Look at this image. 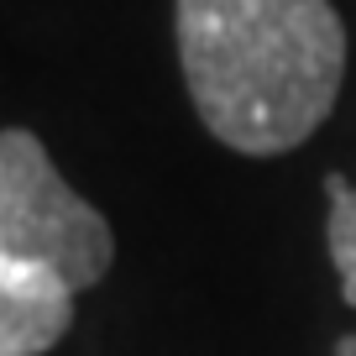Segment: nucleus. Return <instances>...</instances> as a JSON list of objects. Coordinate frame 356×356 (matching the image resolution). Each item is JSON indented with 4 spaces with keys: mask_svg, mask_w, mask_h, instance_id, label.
Instances as JSON below:
<instances>
[{
    "mask_svg": "<svg viewBox=\"0 0 356 356\" xmlns=\"http://www.w3.org/2000/svg\"><path fill=\"white\" fill-rule=\"evenodd\" d=\"M335 356H356V335H341V341H335Z\"/></svg>",
    "mask_w": 356,
    "mask_h": 356,
    "instance_id": "5",
    "label": "nucleus"
},
{
    "mask_svg": "<svg viewBox=\"0 0 356 356\" xmlns=\"http://www.w3.org/2000/svg\"><path fill=\"white\" fill-rule=\"evenodd\" d=\"M0 262L42 267L68 289H95L115 262V236L53 168L32 131H0Z\"/></svg>",
    "mask_w": 356,
    "mask_h": 356,
    "instance_id": "2",
    "label": "nucleus"
},
{
    "mask_svg": "<svg viewBox=\"0 0 356 356\" xmlns=\"http://www.w3.org/2000/svg\"><path fill=\"white\" fill-rule=\"evenodd\" d=\"M74 325V289L42 267L0 262V356H42Z\"/></svg>",
    "mask_w": 356,
    "mask_h": 356,
    "instance_id": "3",
    "label": "nucleus"
},
{
    "mask_svg": "<svg viewBox=\"0 0 356 356\" xmlns=\"http://www.w3.org/2000/svg\"><path fill=\"white\" fill-rule=\"evenodd\" d=\"M173 32L194 111L231 152H293L341 100L346 26L330 0H178Z\"/></svg>",
    "mask_w": 356,
    "mask_h": 356,
    "instance_id": "1",
    "label": "nucleus"
},
{
    "mask_svg": "<svg viewBox=\"0 0 356 356\" xmlns=\"http://www.w3.org/2000/svg\"><path fill=\"white\" fill-rule=\"evenodd\" d=\"M325 194H330V220H325L330 262L341 278V299L356 309V184L346 173H325Z\"/></svg>",
    "mask_w": 356,
    "mask_h": 356,
    "instance_id": "4",
    "label": "nucleus"
}]
</instances>
